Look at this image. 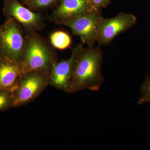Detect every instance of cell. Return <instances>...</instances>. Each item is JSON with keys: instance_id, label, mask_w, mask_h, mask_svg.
Wrapping results in <instances>:
<instances>
[{"instance_id": "obj_9", "label": "cell", "mask_w": 150, "mask_h": 150, "mask_svg": "<svg viewBox=\"0 0 150 150\" xmlns=\"http://www.w3.org/2000/svg\"><path fill=\"white\" fill-rule=\"evenodd\" d=\"M94 9L88 0H59L57 8L51 14L53 21L60 22L86 13Z\"/></svg>"}, {"instance_id": "obj_4", "label": "cell", "mask_w": 150, "mask_h": 150, "mask_svg": "<svg viewBox=\"0 0 150 150\" xmlns=\"http://www.w3.org/2000/svg\"><path fill=\"white\" fill-rule=\"evenodd\" d=\"M100 9L93 10L65 20L58 24L69 27L88 47H93L97 40L100 24L103 17Z\"/></svg>"}, {"instance_id": "obj_1", "label": "cell", "mask_w": 150, "mask_h": 150, "mask_svg": "<svg viewBox=\"0 0 150 150\" xmlns=\"http://www.w3.org/2000/svg\"><path fill=\"white\" fill-rule=\"evenodd\" d=\"M103 60V51L99 47L84 48L81 44L73 64L71 93L85 89L96 91L100 88L104 81L101 72Z\"/></svg>"}, {"instance_id": "obj_8", "label": "cell", "mask_w": 150, "mask_h": 150, "mask_svg": "<svg viewBox=\"0 0 150 150\" xmlns=\"http://www.w3.org/2000/svg\"><path fill=\"white\" fill-rule=\"evenodd\" d=\"M81 44L73 49L71 55L69 59L56 62L53 67L48 76V85L71 93L70 81L72 74L73 64L76 55Z\"/></svg>"}, {"instance_id": "obj_13", "label": "cell", "mask_w": 150, "mask_h": 150, "mask_svg": "<svg viewBox=\"0 0 150 150\" xmlns=\"http://www.w3.org/2000/svg\"><path fill=\"white\" fill-rule=\"evenodd\" d=\"M141 96L138 101L139 105L150 102V76L146 75L140 88Z\"/></svg>"}, {"instance_id": "obj_15", "label": "cell", "mask_w": 150, "mask_h": 150, "mask_svg": "<svg viewBox=\"0 0 150 150\" xmlns=\"http://www.w3.org/2000/svg\"><path fill=\"white\" fill-rule=\"evenodd\" d=\"M93 8L101 9L107 7L111 3V0H88Z\"/></svg>"}, {"instance_id": "obj_6", "label": "cell", "mask_w": 150, "mask_h": 150, "mask_svg": "<svg viewBox=\"0 0 150 150\" xmlns=\"http://www.w3.org/2000/svg\"><path fill=\"white\" fill-rule=\"evenodd\" d=\"M3 12L6 18L13 19L21 25L25 35L43 28V16L25 7L20 0H4Z\"/></svg>"}, {"instance_id": "obj_2", "label": "cell", "mask_w": 150, "mask_h": 150, "mask_svg": "<svg viewBox=\"0 0 150 150\" xmlns=\"http://www.w3.org/2000/svg\"><path fill=\"white\" fill-rule=\"evenodd\" d=\"M21 66L22 72L37 71L49 76L56 63V54L42 36L35 32L25 35Z\"/></svg>"}, {"instance_id": "obj_14", "label": "cell", "mask_w": 150, "mask_h": 150, "mask_svg": "<svg viewBox=\"0 0 150 150\" xmlns=\"http://www.w3.org/2000/svg\"><path fill=\"white\" fill-rule=\"evenodd\" d=\"M59 0H30L25 5L31 10L36 11L49 7L56 3H59Z\"/></svg>"}, {"instance_id": "obj_3", "label": "cell", "mask_w": 150, "mask_h": 150, "mask_svg": "<svg viewBox=\"0 0 150 150\" xmlns=\"http://www.w3.org/2000/svg\"><path fill=\"white\" fill-rule=\"evenodd\" d=\"M24 30L13 19L0 25V56L20 64L25 43Z\"/></svg>"}, {"instance_id": "obj_10", "label": "cell", "mask_w": 150, "mask_h": 150, "mask_svg": "<svg viewBox=\"0 0 150 150\" xmlns=\"http://www.w3.org/2000/svg\"><path fill=\"white\" fill-rule=\"evenodd\" d=\"M22 73L20 64L0 56V90L13 91Z\"/></svg>"}, {"instance_id": "obj_7", "label": "cell", "mask_w": 150, "mask_h": 150, "mask_svg": "<svg viewBox=\"0 0 150 150\" xmlns=\"http://www.w3.org/2000/svg\"><path fill=\"white\" fill-rule=\"evenodd\" d=\"M137 17L132 14L121 12L111 18L103 17L100 24L97 42L99 46L110 45L118 35L136 24Z\"/></svg>"}, {"instance_id": "obj_5", "label": "cell", "mask_w": 150, "mask_h": 150, "mask_svg": "<svg viewBox=\"0 0 150 150\" xmlns=\"http://www.w3.org/2000/svg\"><path fill=\"white\" fill-rule=\"evenodd\" d=\"M48 76L37 71L22 72L13 91L14 107H20L33 101L48 85Z\"/></svg>"}, {"instance_id": "obj_12", "label": "cell", "mask_w": 150, "mask_h": 150, "mask_svg": "<svg viewBox=\"0 0 150 150\" xmlns=\"http://www.w3.org/2000/svg\"><path fill=\"white\" fill-rule=\"evenodd\" d=\"M14 103L12 91L0 90V112L14 107Z\"/></svg>"}, {"instance_id": "obj_16", "label": "cell", "mask_w": 150, "mask_h": 150, "mask_svg": "<svg viewBox=\"0 0 150 150\" xmlns=\"http://www.w3.org/2000/svg\"><path fill=\"white\" fill-rule=\"evenodd\" d=\"M20 1L23 4L25 5L26 3L30 1V0H20Z\"/></svg>"}, {"instance_id": "obj_11", "label": "cell", "mask_w": 150, "mask_h": 150, "mask_svg": "<svg viewBox=\"0 0 150 150\" xmlns=\"http://www.w3.org/2000/svg\"><path fill=\"white\" fill-rule=\"evenodd\" d=\"M50 40L53 47L60 50L69 48L72 42L69 34L62 30H57L52 33L50 36Z\"/></svg>"}]
</instances>
